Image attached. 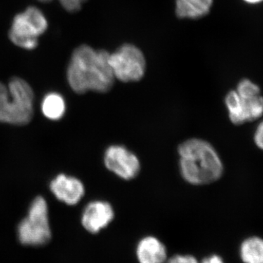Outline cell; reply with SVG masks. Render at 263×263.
I'll return each mask as SVG.
<instances>
[{
	"label": "cell",
	"mask_w": 263,
	"mask_h": 263,
	"mask_svg": "<svg viewBox=\"0 0 263 263\" xmlns=\"http://www.w3.org/2000/svg\"><path fill=\"white\" fill-rule=\"evenodd\" d=\"M110 53L95 50L86 45L76 48L71 57L67 79L71 89L78 94L87 91L108 92L115 78L109 62Z\"/></svg>",
	"instance_id": "obj_1"
},
{
	"label": "cell",
	"mask_w": 263,
	"mask_h": 263,
	"mask_svg": "<svg viewBox=\"0 0 263 263\" xmlns=\"http://www.w3.org/2000/svg\"><path fill=\"white\" fill-rule=\"evenodd\" d=\"M181 177L194 186L210 184L218 181L224 172L220 156L209 142L190 138L178 148Z\"/></svg>",
	"instance_id": "obj_2"
},
{
	"label": "cell",
	"mask_w": 263,
	"mask_h": 263,
	"mask_svg": "<svg viewBox=\"0 0 263 263\" xmlns=\"http://www.w3.org/2000/svg\"><path fill=\"white\" fill-rule=\"evenodd\" d=\"M34 114V92L27 81L13 78L8 86L0 82V122L25 125Z\"/></svg>",
	"instance_id": "obj_3"
},
{
	"label": "cell",
	"mask_w": 263,
	"mask_h": 263,
	"mask_svg": "<svg viewBox=\"0 0 263 263\" xmlns=\"http://www.w3.org/2000/svg\"><path fill=\"white\" fill-rule=\"evenodd\" d=\"M19 241L23 245L43 246L51 238L48 204L43 197L34 199L27 216L18 226Z\"/></svg>",
	"instance_id": "obj_4"
},
{
	"label": "cell",
	"mask_w": 263,
	"mask_h": 263,
	"mask_svg": "<svg viewBox=\"0 0 263 263\" xmlns=\"http://www.w3.org/2000/svg\"><path fill=\"white\" fill-rule=\"evenodd\" d=\"M47 28V19L43 12L35 7H29L13 18L9 37L15 46L32 50L37 46L38 37Z\"/></svg>",
	"instance_id": "obj_5"
},
{
	"label": "cell",
	"mask_w": 263,
	"mask_h": 263,
	"mask_svg": "<svg viewBox=\"0 0 263 263\" xmlns=\"http://www.w3.org/2000/svg\"><path fill=\"white\" fill-rule=\"evenodd\" d=\"M109 62L115 79L122 82L141 80L146 72L144 55L136 46L124 44L114 53H110Z\"/></svg>",
	"instance_id": "obj_6"
},
{
	"label": "cell",
	"mask_w": 263,
	"mask_h": 263,
	"mask_svg": "<svg viewBox=\"0 0 263 263\" xmlns=\"http://www.w3.org/2000/svg\"><path fill=\"white\" fill-rule=\"evenodd\" d=\"M104 164L110 172L125 181L136 179L141 172L139 158L127 147L111 145L104 153Z\"/></svg>",
	"instance_id": "obj_7"
},
{
	"label": "cell",
	"mask_w": 263,
	"mask_h": 263,
	"mask_svg": "<svg viewBox=\"0 0 263 263\" xmlns=\"http://www.w3.org/2000/svg\"><path fill=\"white\" fill-rule=\"evenodd\" d=\"M230 122L235 125L254 122L263 116V97L240 96L235 90L227 94L224 99Z\"/></svg>",
	"instance_id": "obj_8"
},
{
	"label": "cell",
	"mask_w": 263,
	"mask_h": 263,
	"mask_svg": "<svg viewBox=\"0 0 263 263\" xmlns=\"http://www.w3.org/2000/svg\"><path fill=\"white\" fill-rule=\"evenodd\" d=\"M115 219L111 204L105 200H95L85 207L81 224L88 233L96 235L106 229Z\"/></svg>",
	"instance_id": "obj_9"
},
{
	"label": "cell",
	"mask_w": 263,
	"mask_h": 263,
	"mask_svg": "<svg viewBox=\"0 0 263 263\" xmlns=\"http://www.w3.org/2000/svg\"><path fill=\"white\" fill-rule=\"evenodd\" d=\"M169 252L163 240L155 235H147L137 241L134 257L136 263H165Z\"/></svg>",
	"instance_id": "obj_10"
},
{
	"label": "cell",
	"mask_w": 263,
	"mask_h": 263,
	"mask_svg": "<svg viewBox=\"0 0 263 263\" xmlns=\"http://www.w3.org/2000/svg\"><path fill=\"white\" fill-rule=\"evenodd\" d=\"M50 189L60 201L69 205L80 202L85 194L84 184L80 180L65 174H60L51 181Z\"/></svg>",
	"instance_id": "obj_11"
},
{
	"label": "cell",
	"mask_w": 263,
	"mask_h": 263,
	"mask_svg": "<svg viewBox=\"0 0 263 263\" xmlns=\"http://www.w3.org/2000/svg\"><path fill=\"white\" fill-rule=\"evenodd\" d=\"M213 0H176V13L180 18L197 19L210 12Z\"/></svg>",
	"instance_id": "obj_12"
},
{
	"label": "cell",
	"mask_w": 263,
	"mask_h": 263,
	"mask_svg": "<svg viewBox=\"0 0 263 263\" xmlns=\"http://www.w3.org/2000/svg\"><path fill=\"white\" fill-rule=\"evenodd\" d=\"M240 255L243 263H263V239L250 237L240 245Z\"/></svg>",
	"instance_id": "obj_13"
},
{
	"label": "cell",
	"mask_w": 263,
	"mask_h": 263,
	"mask_svg": "<svg viewBox=\"0 0 263 263\" xmlns=\"http://www.w3.org/2000/svg\"><path fill=\"white\" fill-rule=\"evenodd\" d=\"M43 115L51 120H59L65 113L66 104L63 97L58 93L46 95L42 102Z\"/></svg>",
	"instance_id": "obj_14"
},
{
	"label": "cell",
	"mask_w": 263,
	"mask_h": 263,
	"mask_svg": "<svg viewBox=\"0 0 263 263\" xmlns=\"http://www.w3.org/2000/svg\"><path fill=\"white\" fill-rule=\"evenodd\" d=\"M235 91L240 96L246 97V98L261 95L260 88L259 87L258 85L254 84L252 81L247 79L239 81Z\"/></svg>",
	"instance_id": "obj_15"
},
{
	"label": "cell",
	"mask_w": 263,
	"mask_h": 263,
	"mask_svg": "<svg viewBox=\"0 0 263 263\" xmlns=\"http://www.w3.org/2000/svg\"><path fill=\"white\" fill-rule=\"evenodd\" d=\"M165 263H200L197 255L187 252H177L169 256Z\"/></svg>",
	"instance_id": "obj_16"
},
{
	"label": "cell",
	"mask_w": 263,
	"mask_h": 263,
	"mask_svg": "<svg viewBox=\"0 0 263 263\" xmlns=\"http://www.w3.org/2000/svg\"><path fill=\"white\" fill-rule=\"evenodd\" d=\"M43 3H48L51 0H39ZM63 8L69 12H77L86 0H59Z\"/></svg>",
	"instance_id": "obj_17"
},
{
	"label": "cell",
	"mask_w": 263,
	"mask_h": 263,
	"mask_svg": "<svg viewBox=\"0 0 263 263\" xmlns=\"http://www.w3.org/2000/svg\"><path fill=\"white\" fill-rule=\"evenodd\" d=\"M254 141L257 148L263 151V121L259 123L254 132Z\"/></svg>",
	"instance_id": "obj_18"
},
{
	"label": "cell",
	"mask_w": 263,
	"mask_h": 263,
	"mask_svg": "<svg viewBox=\"0 0 263 263\" xmlns=\"http://www.w3.org/2000/svg\"><path fill=\"white\" fill-rule=\"evenodd\" d=\"M200 263H226L220 255L217 254H210L204 256L200 259Z\"/></svg>",
	"instance_id": "obj_19"
},
{
	"label": "cell",
	"mask_w": 263,
	"mask_h": 263,
	"mask_svg": "<svg viewBox=\"0 0 263 263\" xmlns=\"http://www.w3.org/2000/svg\"><path fill=\"white\" fill-rule=\"evenodd\" d=\"M245 3H248L250 5H257L259 3H262L263 0H243Z\"/></svg>",
	"instance_id": "obj_20"
}]
</instances>
